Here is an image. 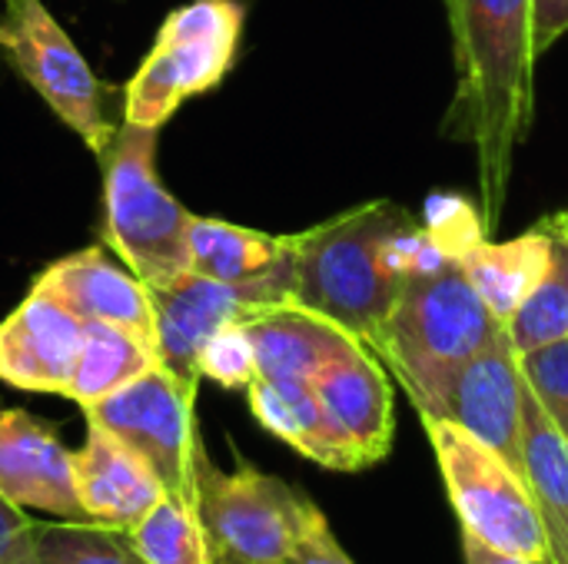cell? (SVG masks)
Instances as JSON below:
<instances>
[{
    "label": "cell",
    "mask_w": 568,
    "mask_h": 564,
    "mask_svg": "<svg viewBox=\"0 0 568 564\" xmlns=\"http://www.w3.org/2000/svg\"><path fill=\"white\" fill-rule=\"evenodd\" d=\"M459 93L456 120L479 156L486 229L499 226L506 189L532 120V0H453Z\"/></svg>",
    "instance_id": "cell-1"
},
{
    "label": "cell",
    "mask_w": 568,
    "mask_h": 564,
    "mask_svg": "<svg viewBox=\"0 0 568 564\" xmlns=\"http://www.w3.org/2000/svg\"><path fill=\"white\" fill-rule=\"evenodd\" d=\"M503 326L456 263L406 279L366 346L409 392L419 419H436L456 372Z\"/></svg>",
    "instance_id": "cell-2"
},
{
    "label": "cell",
    "mask_w": 568,
    "mask_h": 564,
    "mask_svg": "<svg viewBox=\"0 0 568 564\" xmlns=\"http://www.w3.org/2000/svg\"><path fill=\"white\" fill-rule=\"evenodd\" d=\"M403 219V206L373 199L290 236V302L369 342L403 289L383 263V243Z\"/></svg>",
    "instance_id": "cell-3"
},
{
    "label": "cell",
    "mask_w": 568,
    "mask_h": 564,
    "mask_svg": "<svg viewBox=\"0 0 568 564\" xmlns=\"http://www.w3.org/2000/svg\"><path fill=\"white\" fill-rule=\"evenodd\" d=\"M156 143L160 130L123 120L100 156L106 246L150 289H160L190 269L193 223V213L156 173Z\"/></svg>",
    "instance_id": "cell-4"
},
{
    "label": "cell",
    "mask_w": 568,
    "mask_h": 564,
    "mask_svg": "<svg viewBox=\"0 0 568 564\" xmlns=\"http://www.w3.org/2000/svg\"><path fill=\"white\" fill-rule=\"evenodd\" d=\"M243 23L246 7L240 0L176 7L123 86V120L160 130L186 100L216 90L236 63Z\"/></svg>",
    "instance_id": "cell-5"
},
{
    "label": "cell",
    "mask_w": 568,
    "mask_h": 564,
    "mask_svg": "<svg viewBox=\"0 0 568 564\" xmlns=\"http://www.w3.org/2000/svg\"><path fill=\"white\" fill-rule=\"evenodd\" d=\"M423 425L463 532L509 555L549 558L546 529L523 472L456 422L423 419Z\"/></svg>",
    "instance_id": "cell-6"
},
{
    "label": "cell",
    "mask_w": 568,
    "mask_h": 564,
    "mask_svg": "<svg viewBox=\"0 0 568 564\" xmlns=\"http://www.w3.org/2000/svg\"><path fill=\"white\" fill-rule=\"evenodd\" d=\"M313 502L276 475L240 462L216 469L206 452L196 459V512L210 535L216 562L286 564L293 558Z\"/></svg>",
    "instance_id": "cell-7"
},
{
    "label": "cell",
    "mask_w": 568,
    "mask_h": 564,
    "mask_svg": "<svg viewBox=\"0 0 568 564\" xmlns=\"http://www.w3.org/2000/svg\"><path fill=\"white\" fill-rule=\"evenodd\" d=\"M0 53L100 160L116 133L103 110V83L43 0H3Z\"/></svg>",
    "instance_id": "cell-8"
},
{
    "label": "cell",
    "mask_w": 568,
    "mask_h": 564,
    "mask_svg": "<svg viewBox=\"0 0 568 564\" xmlns=\"http://www.w3.org/2000/svg\"><path fill=\"white\" fill-rule=\"evenodd\" d=\"M193 409L196 389L156 366L126 389L87 406L83 416L136 449L170 495L196 505V459L203 445Z\"/></svg>",
    "instance_id": "cell-9"
},
{
    "label": "cell",
    "mask_w": 568,
    "mask_h": 564,
    "mask_svg": "<svg viewBox=\"0 0 568 564\" xmlns=\"http://www.w3.org/2000/svg\"><path fill=\"white\" fill-rule=\"evenodd\" d=\"M150 296L156 309L160 366L193 389L200 386L196 359L210 336L233 322H246L266 306L283 302L266 286H230L196 276L190 269L160 289H150Z\"/></svg>",
    "instance_id": "cell-10"
},
{
    "label": "cell",
    "mask_w": 568,
    "mask_h": 564,
    "mask_svg": "<svg viewBox=\"0 0 568 564\" xmlns=\"http://www.w3.org/2000/svg\"><path fill=\"white\" fill-rule=\"evenodd\" d=\"M523 362L509 326H503L456 372L436 419L456 422L523 472Z\"/></svg>",
    "instance_id": "cell-11"
},
{
    "label": "cell",
    "mask_w": 568,
    "mask_h": 564,
    "mask_svg": "<svg viewBox=\"0 0 568 564\" xmlns=\"http://www.w3.org/2000/svg\"><path fill=\"white\" fill-rule=\"evenodd\" d=\"M313 389L356 469H369L389 455L396 432L393 386L379 356L363 339L349 336L313 376Z\"/></svg>",
    "instance_id": "cell-12"
},
{
    "label": "cell",
    "mask_w": 568,
    "mask_h": 564,
    "mask_svg": "<svg viewBox=\"0 0 568 564\" xmlns=\"http://www.w3.org/2000/svg\"><path fill=\"white\" fill-rule=\"evenodd\" d=\"M30 289L50 296L87 322L116 326L160 352L150 286L130 266L116 263L103 246H87L50 263Z\"/></svg>",
    "instance_id": "cell-13"
},
{
    "label": "cell",
    "mask_w": 568,
    "mask_h": 564,
    "mask_svg": "<svg viewBox=\"0 0 568 564\" xmlns=\"http://www.w3.org/2000/svg\"><path fill=\"white\" fill-rule=\"evenodd\" d=\"M87 339V319L30 289L0 322V382L20 392L63 396Z\"/></svg>",
    "instance_id": "cell-14"
},
{
    "label": "cell",
    "mask_w": 568,
    "mask_h": 564,
    "mask_svg": "<svg viewBox=\"0 0 568 564\" xmlns=\"http://www.w3.org/2000/svg\"><path fill=\"white\" fill-rule=\"evenodd\" d=\"M0 492L20 509L70 522L87 519L73 489V452L23 409H0Z\"/></svg>",
    "instance_id": "cell-15"
},
{
    "label": "cell",
    "mask_w": 568,
    "mask_h": 564,
    "mask_svg": "<svg viewBox=\"0 0 568 564\" xmlns=\"http://www.w3.org/2000/svg\"><path fill=\"white\" fill-rule=\"evenodd\" d=\"M73 489L87 519L123 529L140 522L166 495L150 462L97 422H87V439L73 452Z\"/></svg>",
    "instance_id": "cell-16"
},
{
    "label": "cell",
    "mask_w": 568,
    "mask_h": 564,
    "mask_svg": "<svg viewBox=\"0 0 568 564\" xmlns=\"http://www.w3.org/2000/svg\"><path fill=\"white\" fill-rule=\"evenodd\" d=\"M190 273L230 286H266L290 302V236H270L213 216H193Z\"/></svg>",
    "instance_id": "cell-17"
},
{
    "label": "cell",
    "mask_w": 568,
    "mask_h": 564,
    "mask_svg": "<svg viewBox=\"0 0 568 564\" xmlns=\"http://www.w3.org/2000/svg\"><path fill=\"white\" fill-rule=\"evenodd\" d=\"M246 332L256 349V379L273 382H313L323 362L349 339L336 322L293 302L260 309L246 319Z\"/></svg>",
    "instance_id": "cell-18"
},
{
    "label": "cell",
    "mask_w": 568,
    "mask_h": 564,
    "mask_svg": "<svg viewBox=\"0 0 568 564\" xmlns=\"http://www.w3.org/2000/svg\"><path fill=\"white\" fill-rule=\"evenodd\" d=\"M246 399H250V412L256 416V422L270 435L286 442L290 449L306 455L310 462L333 469V472H359L356 459L349 455L343 439L333 432V425L316 399L313 382L256 379L246 389Z\"/></svg>",
    "instance_id": "cell-19"
},
{
    "label": "cell",
    "mask_w": 568,
    "mask_h": 564,
    "mask_svg": "<svg viewBox=\"0 0 568 564\" xmlns=\"http://www.w3.org/2000/svg\"><path fill=\"white\" fill-rule=\"evenodd\" d=\"M523 479L546 529L549 562L568 564V439L529 386L523 399Z\"/></svg>",
    "instance_id": "cell-20"
},
{
    "label": "cell",
    "mask_w": 568,
    "mask_h": 564,
    "mask_svg": "<svg viewBox=\"0 0 568 564\" xmlns=\"http://www.w3.org/2000/svg\"><path fill=\"white\" fill-rule=\"evenodd\" d=\"M549 246H552V229L542 219L536 229L509 243L483 239L459 259V266L469 286L479 293V299L489 306V312L499 322H509L516 309L526 302V296L536 289V283L542 279L549 266Z\"/></svg>",
    "instance_id": "cell-21"
},
{
    "label": "cell",
    "mask_w": 568,
    "mask_h": 564,
    "mask_svg": "<svg viewBox=\"0 0 568 564\" xmlns=\"http://www.w3.org/2000/svg\"><path fill=\"white\" fill-rule=\"evenodd\" d=\"M160 366V352L150 349L143 339L106 326V322H87L83 352L73 372V382L67 389V399L80 409L126 389L140 376Z\"/></svg>",
    "instance_id": "cell-22"
},
{
    "label": "cell",
    "mask_w": 568,
    "mask_h": 564,
    "mask_svg": "<svg viewBox=\"0 0 568 564\" xmlns=\"http://www.w3.org/2000/svg\"><path fill=\"white\" fill-rule=\"evenodd\" d=\"M546 223L552 229L549 266L516 316L506 322L519 356L568 339V216L556 213L546 216Z\"/></svg>",
    "instance_id": "cell-23"
},
{
    "label": "cell",
    "mask_w": 568,
    "mask_h": 564,
    "mask_svg": "<svg viewBox=\"0 0 568 564\" xmlns=\"http://www.w3.org/2000/svg\"><path fill=\"white\" fill-rule=\"evenodd\" d=\"M130 539L146 564H216L196 505L170 492L130 525Z\"/></svg>",
    "instance_id": "cell-24"
},
{
    "label": "cell",
    "mask_w": 568,
    "mask_h": 564,
    "mask_svg": "<svg viewBox=\"0 0 568 564\" xmlns=\"http://www.w3.org/2000/svg\"><path fill=\"white\" fill-rule=\"evenodd\" d=\"M37 564H146L140 558L130 529L106 522H37Z\"/></svg>",
    "instance_id": "cell-25"
},
{
    "label": "cell",
    "mask_w": 568,
    "mask_h": 564,
    "mask_svg": "<svg viewBox=\"0 0 568 564\" xmlns=\"http://www.w3.org/2000/svg\"><path fill=\"white\" fill-rule=\"evenodd\" d=\"M426 233L459 263L473 246H479L483 239H489L486 229V216L483 209L466 199L463 193H433L423 206V219Z\"/></svg>",
    "instance_id": "cell-26"
},
{
    "label": "cell",
    "mask_w": 568,
    "mask_h": 564,
    "mask_svg": "<svg viewBox=\"0 0 568 564\" xmlns=\"http://www.w3.org/2000/svg\"><path fill=\"white\" fill-rule=\"evenodd\" d=\"M196 372L200 379H210L223 389H250L260 369H256V349L246 332V322H233L216 336H210V342L200 349Z\"/></svg>",
    "instance_id": "cell-27"
},
{
    "label": "cell",
    "mask_w": 568,
    "mask_h": 564,
    "mask_svg": "<svg viewBox=\"0 0 568 564\" xmlns=\"http://www.w3.org/2000/svg\"><path fill=\"white\" fill-rule=\"evenodd\" d=\"M526 386L552 419V425L568 439V339L546 349L519 356Z\"/></svg>",
    "instance_id": "cell-28"
},
{
    "label": "cell",
    "mask_w": 568,
    "mask_h": 564,
    "mask_svg": "<svg viewBox=\"0 0 568 564\" xmlns=\"http://www.w3.org/2000/svg\"><path fill=\"white\" fill-rule=\"evenodd\" d=\"M33 529L37 522L27 515V509L13 505L0 492V564H37Z\"/></svg>",
    "instance_id": "cell-29"
},
{
    "label": "cell",
    "mask_w": 568,
    "mask_h": 564,
    "mask_svg": "<svg viewBox=\"0 0 568 564\" xmlns=\"http://www.w3.org/2000/svg\"><path fill=\"white\" fill-rule=\"evenodd\" d=\"M286 564H353V558L339 548L326 515L320 509H313V515L306 522V532H303L293 558Z\"/></svg>",
    "instance_id": "cell-30"
},
{
    "label": "cell",
    "mask_w": 568,
    "mask_h": 564,
    "mask_svg": "<svg viewBox=\"0 0 568 564\" xmlns=\"http://www.w3.org/2000/svg\"><path fill=\"white\" fill-rule=\"evenodd\" d=\"M568 33V0H532V50L536 60Z\"/></svg>",
    "instance_id": "cell-31"
},
{
    "label": "cell",
    "mask_w": 568,
    "mask_h": 564,
    "mask_svg": "<svg viewBox=\"0 0 568 564\" xmlns=\"http://www.w3.org/2000/svg\"><path fill=\"white\" fill-rule=\"evenodd\" d=\"M463 558H466V564H552L549 558H523V555L499 552L469 532H463Z\"/></svg>",
    "instance_id": "cell-32"
},
{
    "label": "cell",
    "mask_w": 568,
    "mask_h": 564,
    "mask_svg": "<svg viewBox=\"0 0 568 564\" xmlns=\"http://www.w3.org/2000/svg\"><path fill=\"white\" fill-rule=\"evenodd\" d=\"M216 564H233V562H216Z\"/></svg>",
    "instance_id": "cell-33"
},
{
    "label": "cell",
    "mask_w": 568,
    "mask_h": 564,
    "mask_svg": "<svg viewBox=\"0 0 568 564\" xmlns=\"http://www.w3.org/2000/svg\"><path fill=\"white\" fill-rule=\"evenodd\" d=\"M449 3H453V0H446V7H449Z\"/></svg>",
    "instance_id": "cell-34"
},
{
    "label": "cell",
    "mask_w": 568,
    "mask_h": 564,
    "mask_svg": "<svg viewBox=\"0 0 568 564\" xmlns=\"http://www.w3.org/2000/svg\"><path fill=\"white\" fill-rule=\"evenodd\" d=\"M566 216H568V209H566Z\"/></svg>",
    "instance_id": "cell-35"
}]
</instances>
